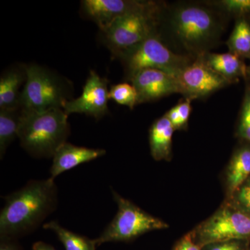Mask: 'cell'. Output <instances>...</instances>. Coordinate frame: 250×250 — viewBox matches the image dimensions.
Listing matches in <instances>:
<instances>
[{"instance_id": "cell-20", "label": "cell", "mask_w": 250, "mask_h": 250, "mask_svg": "<svg viewBox=\"0 0 250 250\" xmlns=\"http://www.w3.org/2000/svg\"><path fill=\"white\" fill-rule=\"evenodd\" d=\"M21 108L0 109V159L4 158L6 149L18 137Z\"/></svg>"}, {"instance_id": "cell-17", "label": "cell", "mask_w": 250, "mask_h": 250, "mask_svg": "<svg viewBox=\"0 0 250 250\" xmlns=\"http://www.w3.org/2000/svg\"><path fill=\"white\" fill-rule=\"evenodd\" d=\"M174 131L173 126L165 114L153 123L149 129V141L151 155L154 160H171Z\"/></svg>"}, {"instance_id": "cell-5", "label": "cell", "mask_w": 250, "mask_h": 250, "mask_svg": "<svg viewBox=\"0 0 250 250\" xmlns=\"http://www.w3.org/2000/svg\"><path fill=\"white\" fill-rule=\"evenodd\" d=\"M27 80L21 92L20 108L28 111L62 108L72 100L70 81L38 64L27 65Z\"/></svg>"}, {"instance_id": "cell-29", "label": "cell", "mask_w": 250, "mask_h": 250, "mask_svg": "<svg viewBox=\"0 0 250 250\" xmlns=\"http://www.w3.org/2000/svg\"><path fill=\"white\" fill-rule=\"evenodd\" d=\"M33 250H57L53 246L45 242L38 241L33 245Z\"/></svg>"}, {"instance_id": "cell-11", "label": "cell", "mask_w": 250, "mask_h": 250, "mask_svg": "<svg viewBox=\"0 0 250 250\" xmlns=\"http://www.w3.org/2000/svg\"><path fill=\"white\" fill-rule=\"evenodd\" d=\"M138 94L140 104L151 103L174 93H180L178 80L157 69H145L129 80Z\"/></svg>"}, {"instance_id": "cell-15", "label": "cell", "mask_w": 250, "mask_h": 250, "mask_svg": "<svg viewBox=\"0 0 250 250\" xmlns=\"http://www.w3.org/2000/svg\"><path fill=\"white\" fill-rule=\"evenodd\" d=\"M200 57L210 68L232 84L239 82L241 78L246 79L248 65L244 59L236 54L230 52L225 53L209 52Z\"/></svg>"}, {"instance_id": "cell-25", "label": "cell", "mask_w": 250, "mask_h": 250, "mask_svg": "<svg viewBox=\"0 0 250 250\" xmlns=\"http://www.w3.org/2000/svg\"><path fill=\"white\" fill-rule=\"evenodd\" d=\"M248 240H231L217 242L202 247V250H248Z\"/></svg>"}, {"instance_id": "cell-21", "label": "cell", "mask_w": 250, "mask_h": 250, "mask_svg": "<svg viewBox=\"0 0 250 250\" xmlns=\"http://www.w3.org/2000/svg\"><path fill=\"white\" fill-rule=\"evenodd\" d=\"M228 18L250 20V0H213L205 1Z\"/></svg>"}, {"instance_id": "cell-4", "label": "cell", "mask_w": 250, "mask_h": 250, "mask_svg": "<svg viewBox=\"0 0 250 250\" xmlns=\"http://www.w3.org/2000/svg\"><path fill=\"white\" fill-rule=\"evenodd\" d=\"M164 2L145 1L138 9L118 18L102 31L104 43L116 58L157 33Z\"/></svg>"}, {"instance_id": "cell-26", "label": "cell", "mask_w": 250, "mask_h": 250, "mask_svg": "<svg viewBox=\"0 0 250 250\" xmlns=\"http://www.w3.org/2000/svg\"><path fill=\"white\" fill-rule=\"evenodd\" d=\"M192 100L190 99L184 98V100L179 101L175 106L180 118L182 130L187 129L189 118L192 111Z\"/></svg>"}, {"instance_id": "cell-28", "label": "cell", "mask_w": 250, "mask_h": 250, "mask_svg": "<svg viewBox=\"0 0 250 250\" xmlns=\"http://www.w3.org/2000/svg\"><path fill=\"white\" fill-rule=\"evenodd\" d=\"M0 250H23L17 239L0 237Z\"/></svg>"}, {"instance_id": "cell-2", "label": "cell", "mask_w": 250, "mask_h": 250, "mask_svg": "<svg viewBox=\"0 0 250 250\" xmlns=\"http://www.w3.org/2000/svg\"><path fill=\"white\" fill-rule=\"evenodd\" d=\"M4 199L0 237L18 239L37 229L57 209L58 188L51 178L31 180Z\"/></svg>"}, {"instance_id": "cell-19", "label": "cell", "mask_w": 250, "mask_h": 250, "mask_svg": "<svg viewBox=\"0 0 250 250\" xmlns=\"http://www.w3.org/2000/svg\"><path fill=\"white\" fill-rule=\"evenodd\" d=\"M45 229L56 233L65 250H95L97 246L95 239H90L63 228L57 221L44 224Z\"/></svg>"}, {"instance_id": "cell-27", "label": "cell", "mask_w": 250, "mask_h": 250, "mask_svg": "<svg viewBox=\"0 0 250 250\" xmlns=\"http://www.w3.org/2000/svg\"><path fill=\"white\" fill-rule=\"evenodd\" d=\"M172 250H202V248L194 242L190 231L176 243Z\"/></svg>"}, {"instance_id": "cell-22", "label": "cell", "mask_w": 250, "mask_h": 250, "mask_svg": "<svg viewBox=\"0 0 250 250\" xmlns=\"http://www.w3.org/2000/svg\"><path fill=\"white\" fill-rule=\"evenodd\" d=\"M236 136L243 142L250 144V85L248 83L238 116Z\"/></svg>"}, {"instance_id": "cell-6", "label": "cell", "mask_w": 250, "mask_h": 250, "mask_svg": "<svg viewBox=\"0 0 250 250\" xmlns=\"http://www.w3.org/2000/svg\"><path fill=\"white\" fill-rule=\"evenodd\" d=\"M118 59L124 67L125 78L129 81L145 69H157L177 77L195 58L176 53L156 34Z\"/></svg>"}, {"instance_id": "cell-16", "label": "cell", "mask_w": 250, "mask_h": 250, "mask_svg": "<svg viewBox=\"0 0 250 250\" xmlns=\"http://www.w3.org/2000/svg\"><path fill=\"white\" fill-rule=\"evenodd\" d=\"M27 65H17L6 70L0 78V109L20 108L21 88L27 80Z\"/></svg>"}, {"instance_id": "cell-30", "label": "cell", "mask_w": 250, "mask_h": 250, "mask_svg": "<svg viewBox=\"0 0 250 250\" xmlns=\"http://www.w3.org/2000/svg\"><path fill=\"white\" fill-rule=\"evenodd\" d=\"M246 81V83L250 85V64L248 65V70H247V76L246 79L245 80Z\"/></svg>"}, {"instance_id": "cell-9", "label": "cell", "mask_w": 250, "mask_h": 250, "mask_svg": "<svg viewBox=\"0 0 250 250\" xmlns=\"http://www.w3.org/2000/svg\"><path fill=\"white\" fill-rule=\"evenodd\" d=\"M184 98L203 100L232 84L210 68L200 56L196 57L177 77Z\"/></svg>"}, {"instance_id": "cell-7", "label": "cell", "mask_w": 250, "mask_h": 250, "mask_svg": "<svg viewBox=\"0 0 250 250\" xmlns=\"http://www.w3.org/2000/svg\"><path fill=\"white\" fill-rule=\"evenodd\" d=\"M111 192L118 212L101 235L95 238L97 246L111 242H129L145 233L169 228L168 224L145 211L113 188Z\"/></svg>"}, {"instance_id": "cell-23", "label": "cell", "mask_w": 250, "mask_h": 250, "mask_svg": "<svg viewBox=\"0 0 250 250\" xmlns=\"http://www.w3.org/2000/svg\"><path fill=\"white\" fill-rule=\"evenodd\" d=\"M109 99L114 100L118 104L128 106L131 110L139 104L136 88L127 82L112 85L109 89Z\"/></svg>"}, {"instance_id": "cell-1", "label": "cell", "mask_w": 250, "mask_h": 250, "mask_svg": "<svg viewBox=\"0 0 250 250\" xmlns=\"http://www.w3.org/2000/svg\"><path fill=\"white\" fill-rule=\"evenodd\" d=\"M229 19L205 1L164 2L156 34L176 53L196 58L220 44Z\"/></svg>"}, {"instance_id": "cell-24", "label": "cell", "mask_w": 250, "mask_h": 250, "mask_svg": "<svg viewBox=\"0 0 250 250\" xmlns=\"http://www.w3.org/2000/svg\"><path fill=\"white\" fill-rule=\"evenodd\" d=\"M225 202L250 215V177Z\"/></svg>"}, {"instance_id": "cell-12", "label": "cell", "mask_w": 250, "mask_h": 250, "mask_svg": "<svg viewBox=\"0 0 250 250\" xmlns=\"http://www.w3.org/2000/svg\"><path fill=\"white\" fill-rule=\"evenodd\" d=\"M142 0H83L82 14L93 21L100 31L107 29L116 20L143 5Z\"/></svg>"}, {"instance_id": "cell-3", "label": "cell", "mask_w": 250, "mask_h": 250, "mask_svg": "<svg viewBox=\"0 0 250 250\" xmlns=\"http://www.w3.org/2000/svg\"><path fill=\"white\" fill-rule=\"evenodd\" d=\"M68 115L62 108L44 111L21 109L18 139L32 157L50 159L70 134Z\"/></svg>"}, {"instance_id": "cell-8", "label": "cell", "mask_w": 250, "mask_h": 250, "mask_svg": "<svg viewBox=\"0 0 250 250\" xmlns=\"http://www.w3.org/2000/svg\"><path fill=\"white\" fill-rule=\"evenodd\" d=\"M190 233L201 248L217 242L250 239V215L224 201L213 215Z\"/></svg>"}, {"instance_id": "cell-18", "label": "cell", "mask_w": 250, "mask_h": 250, "mask_svg": "<svg viewBox=\"0 0 250 250\" xmlns=\"http://www.w3.org/2000/svg\"><path fill=\"white\" fill-rule=\"evenodd\" d=\"M229 52L243 59L250 60V20H235L234 27L226 42Z\"/></svg>"}, {"instance_id": "cell-31", "label": "cell", "mask_w": 250, "mask_h": 250, "mask_svg": "<svg viewBox=\"0 0 250 250\" xmlns=\"http://www.w3.org/2000/svg\"><path fill=\"white\" fill-rule=\"evenodd\" d=\"M248 250H250V239H249V243H248Z\"/></svg>"}, {"instance_id": "cell-14", "label": "cell", "mask_w": 250, "mask_h": 250, "mask_svg": "<svg viewBox=\"0 0 250 250\" xmlns=\"http://www.w3.org/2000/svg\"><path fill=\"white\" fill-rule=\"evenodd\" d=\"M250 177V144L241 141L235 149L225 172V194L228 198Z\"/></svg>"}, {"instance_id": "cell-10", "label": "cell", "mask_w": 250, "mask_h": 250, "mask_svg": "<svg viewBox=\"0 0 250 250\" xmlns=\"http://www.w3.org/2000/svg\"><path fill=\"white\" fill-rule=\"evenodd\" d=\"M108 83V80L90 70L82 95L67 102L64 106V111L67 115L81 113L93 117L96 120L103 118L109 113Z\"/></svg>"}, {"instance_id": "cell-13", "label": "cell", "mask_w": 250, "mask_h": 250, "mask_svg": "<svg viewBox=\"0 0 250 250\" xmlns=\"http://www.w3.org/2000/svg\"><path fill=\"white\" fill-rule=\"evenodd\" d=\"M106 154V150L100 148H88L74 146L70 143L62 145L54 153L50 168L52 179L62 172L71 170L81 164L95 160Z\"/></svg>"}]
</instances>
